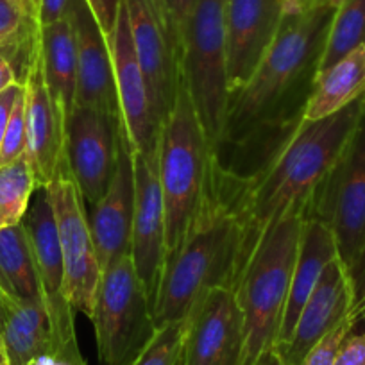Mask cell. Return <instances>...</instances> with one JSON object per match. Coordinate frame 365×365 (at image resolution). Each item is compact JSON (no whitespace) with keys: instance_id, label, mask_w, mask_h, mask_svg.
<instances>
[{"instance_id":"cell-24","label":"cell","mask_w":365,"mask_h":365,"mask_svg":"<svg viewBox=\"0 0 365 365\" xmlns=\"http://www.w3.org/2000/svg\"><path fill=\"white\" fill-rule=\"evenodd\" d=\"M365 96V45L329 66L317 77L303 120H319Z\"/></svg>"},{"instance_id":"cell-42","label":"cell","mask_w":365,"mask_h":365,"mask_svg":"<svg viewBox=\"0 0 365 365\" xmlns=\"http://www.w3.org/2000/svg\"><path fill=\"white\" fill-rule=\"evenodd\" d=\"M255 365H283V364H282V360H279L278 353H276L274 349H269V351H265V353H263L258 360H256Z\"/></svg>"},{"instance_id":"cell-29","label":"cell","mask_w":365,"mask_h":365,"mask_svg":"<svg viewBox=\"0 0 365 365\" xmlns=\"http://www.w3.org/2000/svg\"><path fill=\"white\" fill-rule=\"evenodd\" d=\"M27 150V122H26V91L16 99L11 118L6 128L4 140L0 145V167L19 160Z\"/></svg>"},{"instance_id":"cell-26","label":"cell","mask_w":365,"mask_h":365,"mask_svg":"<svg viewBox=\"0 0 365 365\" xmlns=\"http://www.w3.org/2000/svg\"><path fill=\"white\" fill-rule=\"evenodd\" d=\"M36 188V174L27 154L0 167V230L22 222Z\"/></svg>"},{"instance_id":"cell-40","label":"cell","mask_w":365,"mask_h":365,"mask_svg":"<svg viewBox=\"0 0 365 365\" xmlns=\"http://www.w3.org/2000/svg\"><path fill=\"white\" fill-rule=\"evenodd\" d=\"M27 365H86V361H73L66 360L61 356H52V354H43V356H38L34 360H31Z\"/></svg>"},{"instance_id":"cell-34","label":"cell","mask_w":365,"mask_h":365,"mask_svg":"<svg viewBox=\"0 0 365 365\" xmlns=\"http://www.w3.org/2000/svg\"><path fill=\"white\" fill-rule=\"evenodd\" d=\"M86 4L90 8L91 15L96 16L97 24L101 26L103 33L110 38L111 31L115 27V20H117L120 0H86Z\"/></svg>"},{"instance_id":"cell-28","label":"cell","mask_w":365,"mask_h":365,"mask_svg":"<svg viewBox=\"0 0 365 365\" xmlns=\"http://www.w3.org/2000/svg\"><path fill=\"white\" fill-rule=\"evenodd\" d=\"M185 331H187V319L156 328L145 347L128 365H179L182 356Z\"/></svg>"},{"instance_id":"cell-22","label":"cell","mask_w":365,"mask_h":365,"mask_svg":"<svg viewBox=\"0 0 365 365\" xmlns=\"http://www.w3.org/2000/svg\"><path fill=\"white\" fill-rule=\"evenodd\" d=\"M6 319L2 340L9 365H27L43 354L66 360L84 361L83 354L66 349L59 340L45 303H11L6 301Z\"/></svg>"},{"instance_id":"cell-45","label":"cell","mask_w":365,"mask_h":365,"mask_svg":"<svg viewBox=\"0 0 365 365\" xmlns=\"http://www.w3.org/2000/svg\"><path fill=\"white\" fill-rule=\"evenodd\" d=\"M179 365H181V364H179Z\"/></svg>"},{"instance_id":"cell-11","label":"cell","mask_w":365,"mask_h":365,"mask_svg":"<svg viewBox=\"0 0 365 365\" xmlns=\"http://www.w3.org/2000/svg\"><path fill=\"white\" fill-rule=\"evenodd\" d=\"M120 117L84 106H73L65 122L66 165L86 202L103 199L118 160Z\"/></svg>"},{"instance_id":"cell-3","label":"cell","mask_w":365,"mask_h":365,"mask_svg":"<svg viewBox=\"0 0 365 365\" xmlns=\"http://www.w3.org/2000/svg\"><path fill=\"white\" fill-rule=\"evenodd\" d=\"M365 111V96L319 120H301L247 178L251 249L289 213L307 212L312 194L340 156Z\"/></svg>"},{"instance_id":"cell-21","label":"cell","mask_w":365,"mask_h":365,"mask_svg":"<svg viewBox=\"0 0 365 365\" xmlns=\"http://www.w3.org/2000/svg\"><path fill=\"white\" fill-rule=\"evenodd\" d=\"M336 256H339V249H336L331 230L322 220L304 215L289 296H287V304L274 347L282 346L292 335L297 317L310 294L314 292L322 270Z\"/></svg>"},{"instance_id":"cell-39","label":"cell","mask_w":365,"mask_h":365,"mask_svg":"<svg viewBox=\"0 0 365 365\" xmlns=\"http://www.w3.org/2000/svg\"><path fill=\"white\" fill-rule=\"evenodd\" d=\"M322 2H328V0H282L283 11L285 13L304 11V9H310L314 6L322 4Z\"/></svg>"},{"instance_id":"cell-2","label":"cell","mask_w":365,"mask_h":365,"mask_svg":"<svg viewBox=\"0 0 365 365\" xmlns=\"http://www.w3.org/2000/svg\"><path fill=\"white\" fill-rule=\"evenodd\" d=\"M249 252L247 178L222 167L213 153L197 215L163 263L153 299L154 328L185 321L206 290H233Z\"/></svg>"},{"instance_id":"cell-31","label":"cell","mask_w":365,"mask_h":365,"mask_svg":"<svg viewBox=\"0 0 365 365\" xmlns=\"http://www.w3.org/2000/svg\"><path fill=\"white\" fill-rule=\"evenodd\" d=\"M333 365H365V329L356 331V328H353L347 333L336 351Z\"/></svg>"},{"instance_id":"cell-6","label":"cell","mask_w":365,"mask_h":365,"mask_svg":"<svg viewBox=\"0 0 365 365\" xmlns=\"http://www.w3.org/2000/svg\"><path fill=\"white\" fill-rule=\"evenodd\" d=\"M226 2L195 0L181 43L182 79L213 150L222 136L230 104Z\"/></svg>"},{"instance_id":"cell-35","label":"cell","mask_w":365,"mask_h":365,"mask_svg":"<svg viewBox=\"0 0 365 365\" xmlns=\"http://www.w3.org/2000/svg\"><path fill=\"white\" fill-rule=\"evenodd\" d=\"M161 4H163L165 13H167L168 20L174 26L175 33H178L179 40L182 43V33H185V27H187L188 16H190L195 0H161Z\"/></svg>"},{"instance_id":"cell-4","label":"cell","mask_w":365,"mask_h":365,"mask_svg":"<svg viewBox=\"0 0 365 365\" xmlns=\"http://www.w3.org/2000/svg\"><path fill=\"white\" fill-rule=\"evenodd\" d=\"M303 212L289 213L263 231L240 270L235 297L244 315V353L240 365H255L274 349L289 296L299 247Z\"/></svg>"},{"instance_id":"cell-13","label":"cell","mask_w":365,"mask_h":365,"mask_svg":"<svg viewBox=\"0 0 365 365\" xmlns=\"http://www.w3.org/2000/svg\"><path fill=\"white\" fill-rule=\"evenodd\" d=\"M118 113L131 153H153L160 140V120L150 99L149 84L133 47L128 11L120 0L115 27L110 34Z\"/></svg>"},{"instance_id":"cell-10","label":"cell","mask_w":365,"mask_h":365,"mask_svg":"<svg viewBox=\"0 0 365 365\" xmlns=\"http://www.w3.org/2000/svg\"><path fill=\"white\" fill-rule=\"evenodd\" d=\"M133 47L149 84L158 120L170 113L181 81V40L161 0H124Z\"/></svg>"},{"instance_id":"cell-30","label":"cell","mask_w":365,"mask_h":365,"mask_svg":"<svg viewBox=\"0 0 365 365\" xmlns=\"http://www.w3.org/2000/svg\"><path fill=\"white\" fill-rule=\"evenodd\" d=\"M354 328L353 321L349 317L344 322H340L333 331H329L310 353L307 354V358L303 360L301 365H333L335 364L336 351H339L340 344L346 339L347 333Z\"/></svg>"},{"instance_id":"cell-8","label":"cell","mask_w":365,"mask_h":365,"mask_svg":"<svg viewBox=\"0 0 365 365\" xmlns=\"http://www.w3.org/2000/svg\"><path fill=\"white\" fill-rule=\"evenodd\" d=\"M304 215L322 220L331 230L339 258L353 272L365 255V111L312 194Z\"/></svg>"},{"instance_id":"cell-38","label":"cell","mask_w":365,"mask_h":365,"mask_svg":"<svg viewBox=\"0 0 365 365\" xmlns=\"http://www.w3.org/2000/svg\"><path fill=\"white\" fill-rule=\"evenodd\" d=\"M20 83V76L16 72L15 65L11 63V59L4 54V51L0 48V91L8 90L13 84Z\"/></svg>"},{"instance_id":"cell-36","label":"cell","mask_w":365,"mask_h":365,"mask_svg":"<svg viewBox=\"0 0 365 365\" xmlns=\"http://www.w3.org/2000/svg\"><path fill=\"white\" fill-rule=\"evenodd\" d=\"M72 0H41L38 11V27L52 26L68 15Z\"/></svg>"},{"instance_id":"cell-14","label":"cell","mask_w":365,"mask_h":365,"mask_svg":"<svg viewBox=\"0 0 365 365\" xmlns=\"http://www.w3.org/2000/svg\"><path fill=\"white\" fill-rule=\"evenodd\" d=\"M244 315L231 289L206 290L187 317L181 365H240Z\"/></svg>"},{"instance_id":"cell-41","label":"cell","mask_w":365,"mask_h":365,"mask_svg":"<svg viewBox=\"0 0 365 365\" xmlns=\"http://www.w3.org/2000/svg\"><path fill=\"white\" fill-rule=\"evenodd\" d=\"M27 20L34 22L38 26V11H40L41 0H15Z\"/></svg>"},{"instance_id":"cell-17","label":"cell","mask_w":365,"mask_h":365,"mask_svg":"<svg viewBox=\"0 0 365 365\" xmlns=\"http://www.w3.org/2000/svg\"><path fill=\"white\" fill-rule=\"evenodd\" d=\"M282 0H227L226 58L230 97L249 83L278 34Z\"/></svg>"},{"instance_id":"cell-15","label":"cell","mask_w":365,"mask_h":365,"mask_svg":"<svg viewBox=\"0 0 365 365\" xmlns=\"http://www.w3.org/2000/svg\"><path fill=\"white\" fill-rule=\"evenodd\" d=\"M131 158L135 217L129 255L153 307L165 263V206L158 174V149L145 154L131 153Z\"/></svg>"},{"instance_id":"cell-12","label":"cell","mask_w":365,"mask_h":365,"mask_svg":"<svg viewBox=\"0 0 365 365\" xmlns=\"http://www.w3.org/2000/svg\"><path fill=\"white\" fill-rule=\"evenodd\" d=\"M22 224L26 227L27 240L40 276L45 307L54 322L59 340L66 349L81 353L77 346L76 322H73L76 310L68 303L65 294V267H63L58 222H56L51 195L45 187H38L33 194Z\"/></svg>"},{"instance_id":"cell-23","label":"cell","mask_w":365,"mask_h":365,"mask_svg":"<svg viewBox=\"0 0 365 365\" xmlns=\"http://www.w3.org/2000/svg\"><path fill=\"white\" fill-rule=\"evenodd\" d=\"M38 47L45 81L68 115L76 106L77 91V41L70 15L52 26L40 27Z\"/></svg>"},{"instance_id":"cell-9","label":"cell","mask_w":365,"mask_h":365,"mask_svg":"<svg viewBox=\"0 0 365 365\" xmlns=\"http://www.w3.org/2000/svg\"><path fill=\"white\" fill-rule=\"evenodd\" d=\"M45 188L51 195L58 222L66 299L73 310L83 312L88 319H91L103 269L88 224L86 202L81 197L79 188L66 163Z\"/></svg>"},{"instance_id":"cell-33","label":"cell","mask_w":365,"mask_h":365,"mask_svg":"<svg viewBox=\"0 0 365 365\" xmlns=\"http://www.w3.org/2000/svg\"><path fill=\"white\" fill-rule=\"evenodd\" d=\"M351 282H353V307H351L349 319L353 321L354 328L361 324L365 329V255L351 272Z\"/></svg>"},{"instance_id":"cell-25","label":"cell","mask_w":365,"mask_h":365,"mask_svg":"<svg viewBox=\"0 0 365 365\" xmlns=\"http://www.w3.org/2000/svg\"><path fill=\"white\" fill-rule=\"evenodd\" d=\"M0 296L11 303H45L22 222L0 230Z\"/></svg>"},{"instance_id":"cell-37","label":"cell","mask_w":365,"mask_h":365,"mask_svg":"<svg viewBox=\"0 0 365 365\" xmlns=\"http://www.w3.org/2000/svg\"><path fill=\"white\" fill-rule=\"evenodd\" d=\"M24 84L16 83L13 86H9L8 90L0 91V145H2V140H4L6 128H8V122L11 118L13 108H15L16 99L22 93Z\"/></svg>"},{"instance_id":"cell-20","label":"cell","mask_w":365,"mask_h":365,"mask_svg":"<svg viewBox=\"0 0 365 365\" xmlns=\"http://www.w3.org/2000/svg\"><path fill=\"white\" fill-rule=\"evenodd\" d=\"M77 41L76 106L120 117L115 90L110 38L103 33L86 0H72L68 11Z\"/></svg>"},{"instance_id":"cell-5","label":"cell","mask_w":365,"mask_h":365,"mask_svg":"<svg viewBox=\"0 0 365 365\" xmlns=\"http://www.w3.org/2000/svg\"><path fill=\"white\" fill-rule=\"evenodd\" d=\"M215 150L210 145L185 79L160 128L158 174L165 206V259L187 237L205 194Z\"/></svg>"},{"instance_id":"cell-18","label":"cell","mask_w":365,"mask_h":365,"mask_svg":"<svg viewBox=\"0 0 365 365\" xmlns=\"http://www.w3.org/2000/svg\"><path fill=\"white\" fill-rule=\"evenodd\" d=\"M353 307V282L347 267L336 256L326 265L314 292L304 303L292 335L274 347L283 365H301L307 354L349 317Z\"/></svg>"},{"instance_id":"cell-1","label":"cell","mask_w":365,"mask_h":365,"mask_svg":"<svg viewBox=\"0 0 365 365\" xmlns=\"http://www.w3.org/2000/svg\"><path fill=\"white\" fill-rule=\"evenodd\" d=\"M339 0L285 13L278 34L249 83L230 97L226 122L215 153L233 149L220 165L240 175L255 174L270 150L301 120L317 83L329 27Z\"/></svg>"},{"instance_id":"cell-32","label":"cell","mask_w":365,"mask_h":365,"mask_svg":"<svg viewBox=\"0 0 365 365\" xmlns=\"http://www.w3.org/2000/svg\"><path fill=\"white\" fill-rule=\"evenodd\" d=\"M29 22L15 0H0V43L20 33Z\"/></svg>"},{"instance_id":"cell-27","label":"cell","mask_w":365,"mask_h":365,"mask_svg":"<svg viewBox=\"0 0 365 365\" xmlns=\"http://www.w3.org/2000/svg\"><path fill=\"white\" fill-rule=\"evenodd\" d=\"M361 45H365V0H339L319 76Z\"/></svg>"},{"instance_id":"cell-7","label":"cell","mask_w":365,"mask_h":365,"mask_svg":"<svg viewBox=\"0 0 365 365\" xmlns=\"http://www.w3.org/2000/svg\"><path fill=\"white\" fill-rule=\"evenodd\" d=\"M90 321L103 365H128L154 335L149 294L131 255L103 270Z\"/></svg>"},{"instance_id":"cell-16","label":"cell","mask_w":365,"mask_h":365,"mask_svg":"<svg viewBox=\"0 0 365 365\" xmlns=\"http://www.w3.org/2000/svg\"><path fill=\"white\" fill-rule=\"evenodd\" d=\"M27 122V158L36 174L38 187H47L63 165L65 154L66 113L45 81L40 47L34 43L33 56L24 73Z\"/></svg>"},{"instance_id":"cell-43","label":"cell","mask_w":365,"mask_h":365,"mask_svg":"<svg viewBox=\"0 0 365 365\" xmlns=\"http://www.w3.org/2000/svg\"><path fill=\"white\" fill-rule=\"evenodd\" d=\"M0 365H9L8 353H6L4 340H2V335H0Z\"/></svg>"},{"instance_id":"cell-19","label":"cell","mask_w":365,"mask_h":365,"mask_svg":"<svg viewBox=\"0 0 365 365\" xmlns=\"http://www.w3.org/2000/svg\"><path fill=\"white\" fill-rule=\"evenodd\" d=\"M118 160L110 187L101 201L88 206V224L96 244L101 269L131 252L133 217H135V178L128 135L120 122Z\"/></svg>"},{"instance_id":"cell-44","label":"cell","mask_w":365,"mask_h":365,"mask_svg":"<svg viewBox=\"0 0 365 365\" xmlns=\"http://www.w3.org/2000/svg\"><path fill=\"white\" fill-rule=\"evenodd\" d=\"M4 319H6V303H4V297L0 296V335H2V326H4Z\"/></svg>"}]
</instances>
